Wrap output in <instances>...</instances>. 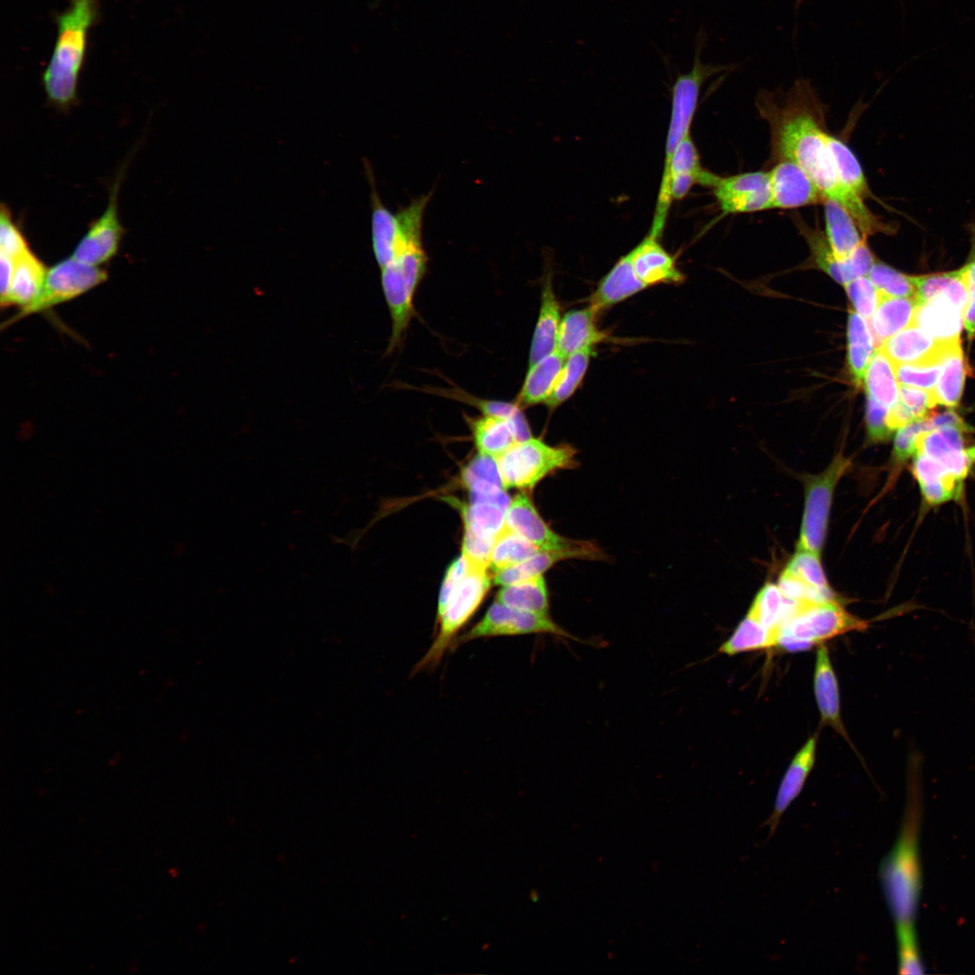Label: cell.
Returning a JSON list of instances; mask_svg holds the SVG:
<instances>
[{"label": "cell", "mask_w": 975, "mask_h": 975, "mask_svg": "<svg viewBox=\"0 0 975 975\" xmlns=\"http://www.w3.org/2000/svg\"><path fill=\"white\" fill-rule=\"evenodd\" d=\"M772 209H789L822 202L821 191L795 162L780 160L769 172Z\"/></svg>", "instance_id": "cell-18"}, {"label": "cell", "mask_w": 975, "mask_h": 975, "mask_svg": "<svg viewBox=\"0 0 975 975\" xmlns=\"http://www.w3.org/2000/svg\"><path fill=\"white\" fill-rule=\"evenodd\" d=\"M898 382L906 386L933 391L942 371V363L894 365Z\"/></svg>", "instance_id": "cell-52"}, {"label": "cell", "mask_w": 975, "mask_h": 975, "mask_svg": "<svg viewBox=\"0 0 975 975\" xmlns=\"http://www.w3.org/2000/svg\"><path fill=\"white\" fill-rule=\"evenodd\" d=\"M966 432L967 425H944L923 432L915 439L914 455L930 458L964 481L975 463V446H966Z\"/></svg>", "instance_id": "cell-14"}, {"label": "cell", "mask_w": 975, "mask_h": 975, "mask_svg": "<svg viewBox=\"0 0 975 975\" xmlns=\"http://www.w3.org/2000/svg\"><path fill=\"white\" fill-rule=\"evenodd\" d=\"M966 374V364L961 343L952 347L942 362V371L937 385L933 391L937 404L947 407L959 404Z\"/></svg>", "instance_id": "cell-41"}, {"label": "cell", "mask_w": 975, "mask_h": 975, "mask_svg": "<svg viewBox=\"0 0 975 975\" xmlns=\"http://www.w3.org/2000/svg\"><path fill=\"white\" fill-rule=\"evenodd\" d=\"M107 279V272L74 258L63 259L47 270L42 292L29 307L21 310L12 320L43 311L69 302L97 287Z\"/></svg>", "instance_id": "cell-11"}, {"label": "cell", "mask_w": 975, "mask_h": 975, "mask_svg": "<svg viewBox=\"0 0 975 975\" xmlns=\"http://www.w3.org/2000/svg\"><path fill=\"white\" fill-rule=\"evenodd\" d=\"M844 286L854 311L865 319L872 317L879 302V292L871 280L867 276H860Z\"/></svg>", "instance_id": "cell-54"}, {"label": "cell", "mask_w": 975, "mask_h": 975, "mask_svg": "<svg viewBox=\"0 0 975 975\" xmlns=\"http://www.w3.org/2000/svg\"><path fill=\"white\" fill-rule=\"evenodd\" d=\"M466 571L467 565L461 555L449 566L438 598L437 618L444 610L450 598L463 579Z\"/></svg>", "instance_id": "cell-60"}, {"label": "cell", "mask_w": 975, "mask_h": 975, "mask_svg": "<svg viewBox=\"0 0 975 975\" xmlns=\"http://www.w3.org/2000/svg\"><path fill=\"white\" fill-rule=\"evenodd\" d=\"M529 634H549L579 641L555 623L549 613L521 610L495 600L477 624L456 637L451 647L479 638Z\"/></svg>", "instance_id": "cell-10"}, {"label": "cell", "mask_w": 975, "mask_h": 975, "mask_svg": "<svg viewBox=\"0 0 975 975\" xmlns=\"http://www.w3.org/2000/svg\"><path fill=\"white\" fill-rule=\"evenodd\" d=\"M851 460L837 454L821 473L803 477L804 509L796 548L821 554L828 527L835 488L850 469Z\"/></svg>", "instance_id": "cell-9"}, {"label": "cell", "mask_w": 975, "mask_h": 975, "mask_svg": "<svg viewBox=\"0 0 975 975\" xmlns=\"http://www.w3.org/2000/svg\"><path fill=\"white\" fill-rule=\"evenodd\" d=\"M16 259H14L5 254L0 253V273H1V305L6 306L8 295L10 292L11 283L14 274V269Z\"/></svg>", "instance_id": "cell-61"}, {"label": "cell", "mask_w": 975, "mask_h": 975, "mask_svg": "<svg viewBox=\"0 0 975 975\" xmlns=\"http://www.w3.org/2000/svg\"><path fill=\"white\" fill-rule=\"evenodd\" d=\"M820 555L809 550L796 548L785 571L815 589L833 591L827 581Z\"/></svg>", "instance_id": "cell-50"}, {"label": "cell", "mask_w": 975, "mask_h": 975, "mask_svg": "<svg viewBox=\"0 0 975 975\" xmlns=\"http://www.w3.org/2000/svg\"><path fill=\"white\" fill-rule=\"evenodd\" d=\"M970 248L966 264L962 266L968 287V302L964 311L963 324L969 339L975 336V224L969 226Z\"/></svg>", "instance_id": "cell-58"}, {"label": "cell", "mask_w": 975, "mask_h": 975, "mask_svg": "<svg viewBox=\"0 0 975 975\" xmlns=\"http://www.w3.org/2000/svg\"><path fill=\"white\" fill-rule=\"evenodd\" d=\"M723 69L721 66L703 64L698 51L692 70L686 74L679 75L675 79L672 89L671 118L662 175L667 172L672 155L679 143L690 134L701 85L708 78Z\"/></svg>", "instance_id": "cell-12"}, {"label": "cell", "mask_w": 975, "mask_h": 975, "mask_svg": "<svg viewBox=\"0 0 975 975\" xmlns=\"http://www.w3.org/2000/svg\"><path fill=\"white\" fill-rule=\"evenodd\" d=\"M817 738H810L790 763L779 785L772 813L766 822L769 835L776 830L785 812L801 793L814 765Z\"/></svg>", "instance_id": "cell-23"}, {"label": "cell", "mask_w": 975, "mask_h": 975, "mask_svg": "<svg viewBox=\"0 0 975 975\" xmlns=\"http://www.w3.org/2000/svg\"><path fill=\"white\" fill-rule=\"evenodd\" d=\"M469 425L481 454L497 458L518 441L515 423L508 419L482 414L469 418Z\"/></svg>", "instance_id": "cell-32"}, {"label": "cell", "mask_w": 975, "mask_h": 975, "mask_svg": "<svg viewBox=\"0 0 975 975\" xmlns=\"http://www.w3.org/2000/svg\"><path fill=\"white\" fill-rule=\"evenodd\" d=\"M888 411V407L868 395L866 423L868 436L870 441L874 442L885 441L892 435L893 432L887 425Z\"/></svg>", "instance_id": "cell-59"}, {"label": "cell", "mask_w": 975, "mask_h": 975, "mask_svg": "<svg viewBox=\"0 0 975 975\" xmlns=\"http://www.w3.org/2000/svg\"><path fill=\"white\" fill-rule=\"evenodd\" d=\"M567 559H583L601 561L605 553L594 543L588 542L584 546L554 551H540L530 558L493 574L496 585H508L543 575L556 562Z\"/></svg>", "instance_id": "cell-21"}, {"label": "cell", "mask_w": 975, "mask_h": 975, "mask_svg": "<svg viewBox=\"0 0 975 975\" xmlns=\"http://www.w3.org/2000/svg\"><path fill=\"white\" fill-rule=\"evenodd\" d=\"M930 415L897 430L893 449L895 463H905L911 456L913 457L915 441L918 434L933 429Z\"/></svg>", "instance_id": "cell-56"}, {"label": "cell", "mask_w": 975, "mask_h": 975, "mask_svg": "<svg viewBox=\"0 0 975 975\" xmlns=\"http://www.w3.org/2000/svg\"><path fill=\"white\" fill-rule=\"evenodd\" d=\"M440 395L464 402L476 407L484 415L502 417L513 421L516 426L517 441H522L532 438L531 430L522 407L515 402H504L497 400L482 399L471 395L459 388L438 389Z\"/></svg>", "instance_id": "cell-40"}, {"label": "cell", "mask_w": 975, "mask_h": 975, "mask_svg": "<svg viewBox=\"0 0 975 975\" xmlns=\"http://www.w3.org/2000/svg\"><path fill=\"white\" fill-rule=\"evenodd\" d=\"M506 509L497 502H470L461 510L464 525L482 537L495 539L505 526Z\"/></svg>", "instance_id": "cell-44"}, {"label": "cell", "mask_w": 975, "mask_h": 975, "mask_svg": "<svg viewBox=\"0 0 975 975\" xmlns=\"http://www.w3.org/2000/svg\"><path fill=\"white\" fill-rule=\"evenodd\" d=\"M864 378L868 396L889 409L896 404L900 386L894 365L880 348L874 353Z\"/></svg>", "instance_id": "cell-38"}, {"label": "cell", "mask_w": 975, "mask_h": 975, "mask_svg": "<svg viewBox=\"0 0 975 975\" xmlns=\"http://www.w3.org/2000/svg\"><path fill=\"white\" fill-rule=\"evenodd\" d=\"M576 453L571 446H550L534 437L517 441L496 458L503 488H532L556 470L576 467Z\"/></svg>", "instance_id": "cell-7"}, {"label": "cell", "mask_w": 975, "mask_h": 975, "mask_svg": "<svg viewBox=\"0 0 975 975\" xmlns=\"http://www.w3.org/2000/svg\"><path fill=\"white\" fill-rule=\"evenodd\" d=\"M565 358L555 349L528 367V372L515 403L521 407L545 404L556 385Z\"/></svg>", "instance_id": "cell-30"}, {"label": "cell", "mask_w": 975, "mask_h": 975, "mask_svg": "<svg viewBox=\"0 0 975 975\" xmlns=\"http://www.w3.org/2000/svg\"><path fill=\"white\" fill-rule=\"evenodd\" d=\"M868 277L878 291L889 297H915V285L913 276L904 274L879 262L870 268Z\"/></svg>", "instance_id": "cell-49"}, {"label": "cell", "mask_w": 975, "mask_h": 975, "mask_svg": "<svg viewBox=\"0 0 975 975\" xmlns=\"http://www.w3.org/2000/svg\"><path fill=\"white\" fill-rule=\"evenodd\" d=\"M777 586L783 596L792 601L822 602L839 600L834 591H823L812 587L784 570Z\"/></svg>", "instance_id": "cell-53"}, {"label": "cell", "mask_w": 975, "mask_h": 975, "mask_svg": "<svg viewBox=\"0 0 975 975\" xmlns=\"http://www.w3.org/2000/svg\"><path fill=\"white\" fill-rule=\"evenodd\" d=\"M757 107L769 124L775 155L800 166L824 199L839 202L850 212L866 237L894 232L893 225L876 216L840 180L818 116L819 102L808 82L798 81L780 105L772 94H760Z\"/></svg>", "instance_id": "cell-1"}, {"label": "cell", "mask_w": 975, "mask_h": 975, "mask_svg": "<svg viewBox=\"0 0 975 975\" xmlns=\"http://www.w3.org/2000/svg\"><path fill=\"white\" fill-rule=\"evenodd\" d=\"M423 246L413 247L381 268V284L392 327L385 354H391L404 339L414 312V296L427 269Z\"/></svg>", "instance_id": "cell-6"}, {"label": "cell", "mask_w": 975, "mask_h": 975, "mask_svg": "<svg viewBox=\"0 0 975 975\" xmlns=\"http://www.w3.org/2000/svg\"><path fill=\"white\" fill-rule=\"evenodd\" d=\"M371 183V243L376 261L383 268L405 251L423 246L422 223L433 190L413 198L406 206L393 212L382 202L375 188L372 172L367 170Z\"/></svg>", "instance_id": "cell-5"}, {"label": "cell", "mask_w": 975, "mask_h": 975, "mask_svg": "<svg viewBox=\"0 0 975 975\" xmlns=\"http://www.w3.org/2000/svg\"><path fill=\"white\" fill-rule=\"evenodd\" d=\"M915 285V300L924 304L939 294L949 297L958 307L965 311L968 302V287L963 268L940 274L913 276Z\"/></svg>", "instance_id": "cell-34"}, {"label": "cell", "mask_w": 975, "mask_h": 975, "mask_svg": "<svg viewBox=\"0 0 975 975\" xmlns=\"http://www.w3.org/2000/svg\"><path fill=\"white\" fill-rule=\"evenodd\" d=\"M496 600L521 610L549 613V594L543 575L503 586Z\"/></svg>", "instance_id": "cell-37"}, {"label": "cell", "mask_w": 975, "mask_h": 975, "mask_svg": "<svg viewBox=\"0 0 975 975\" xmlns=\"http://www.w3.org/2000/svg\"><path fill=\"white\" fill-rule=\"evenodd\" d=\"M119 181H116L112 189L105 211L92 223L76 246L72 254L74 258L99 266L117 253L123 236V227L117 215Z\"/></svg>", "instance_id": "cell-16"}, {"label": "cell", "mask_w": 975, "mask_h": 975, "mask_svg": "<svg viewBox=\"0 0 975 975\" xmlns=\"http://www.w3.org/2000/svg\"><path fill=\"white\" fill-rule=\"evenodd\" d=\"M847 336L850 370L856 384H860L875 353L874 338L865 318L855 311L849 315Z\"/></svg>", "instance_id": "cell-36"}, {"label": "cell", "mask_w": 975, "mask_h": 975, "mask_svg": "<svg viewBox=\"0 0 975 975\" xmlns=\"http://www.w3.org/2000/svg\"><path fill=\"white\" fill-rule=\"evenodd\" d=\"M470 497L488 496L505 490L495 457L478 453L463 471Z\"/></svg>", "instance_id": "cell-45"}, {"label": "cell", "mask_w": 975, "mask_h": 975, "mask_svg": "<svg viewBox=\"0 0 975 975\" xmlns=\"http://www.w3.org/2000/svg\"><path fill=\"white\" fill-rule=\"evenodd\" d=\"M43 263L29 249L15 261L6 307L23 310L41 295L47 274Z\"/></svg>", "instance_id": "cell-31"}, {"label": "cell", "mask_w": 975, "mask_h": 975, "mask_svg": "<svg viewBox=\"0 0 975 975\" xmlns=\"http://www.w3.org/2000/svg\"><path fill=\"white\" fill-rule=\"evenodd\" d=\"M826 139L842 182L863 200L873 198L862 167L850 147L827 133Z\"/></svg>", "instance_id": "cell-43"}, {"label": "cell", "mask_w": 975, "mask_h": 975, "mask_svg": "<svg viewBox=\"0 0 975 975\" xmlns=\"http://www.w3.org/2000/svg\"><path fill=\"white\" fill-rule=\"evenodd\" d=\"M937 404L933 391L901 385L896 404L887 416V425L894 432L909 423L922 420L931 413Z\"/></svg>", "instance_id": "cell-35"}, {"label": "cell", "mask_w": 975, "mask_h": 975, "mask_svg": "<svg viewBox=\"0 0 975 975\" xmlns=\"http://www.w3.org/2000/svg\"><path fill=\"white\" fill-rule=\"evenodd\" d=\"M461 556L467 567L474 570L489 571V561L495 539L482 537L464 525ZM490 572V571H489Z\"/></svg>", "instance_id": "cell-55"}, {"label": "cell", "mask_w": 975, "mask_h": 975, "mask_svg": "<svg viewBox=\"0 0 975 975\" xmlns=\"http://www.w3.org/2000/svg\"><path fill=\"white\" fill-rule=\"evenodd\" d=\"M796 224L809 246L812 258L817 266L837 283L843 285L849 283L845 264L837 259L825 234L818 228L807 226L802 220Z\"/></svg>", "instance_id": "cell-47"}, {"label": "cell", "mask_w": 975, "mask_h": 975, "mask_svg": "<svg viewBox=\"0 0 975 975\" xmlns=\"http://www.w3.org/2000/svg\"><path fill=\"white\" fill-rule=\"evenodd\" d=\"M916 307L915 298L889 297L879 292V302L870 320L878 348L886 339L912 324Z\"/></svg>", "instance_id": "cell-33"}, {"label": "cell", "mask_w": 975, "mask_h": 975, "mask_svg": "<svg viewBox=\"0 0 975 975\" xmlns=\"http://www.w3.org/2000/svg\"><path fill=\"white\" fill-rule=\"evenodd\" d=\"M921 762L920 754L911 752L901 829L895 845L879 868L883 892L895 925L915 924L920 898Z\"/></svg>", "instance_id": "cell-2"}, {"label": "cell", "mask_w": 975, "mask_h": 975, "mask_svg": "<svg viewBox=\"0 0 975 975\" xmlns=\"http://www.w3.org/2000/svg\"><path fill=\"white\" fill-rule=\"evenodd\" d=\"M912 472L927 505L937 506L960 497L963 481L928 457L915 454Z\"/></svg>", "instance_id": "cell-27"}, {"label": "cell", "mask_w": 975, "mask_h": 975, "mask_svg": "<svg viewBox=\"0 0 975 975\" xmlns=\"http://www.w3.org/2000/svg\"><path fill=\"white\" fill-rule=\"evenodd\" d=\"M29 249L22 232L14 223L8 209L3 205L0 215V253L17 259Z\"/></svg>", "instance_id": "cell-57"}, {"label": "cell", "mask_w": 975, "mask_h": 975, "mask_svg": "<svg viewBox=\"0 0 975 975\" xmlns=\"http://www.w3.org/2000/svg\"><path fill=\"white\" fill-rule=\"evenodd\" d=\"M98 15V0H70L56 18V41L42 83L49 100L57 106H68L76 98L88 32Z\"/></svg>", "instance_id": "cell-3"}, {"label": "cell", "mask_w": 975, "mask_h": 975, "mask_svg": "<svg viewBox=\"0 0 975 975\" xmlns=\"http://www.w3.org/2000/svg\"><path fill=\"white\" fill-rule=\"evenodd\" d=\"M867 627L864 620L849 613L839 600L822 602L787 599L777 631L776 645L802 651L844 633Z\"/></svg>", "instance_id": "cell-4"}, {"label": "cell", "mask_w": 975, "mask_h": 975, "mask_svg": "<svg viewBox=\"0 0 975 975\" xmlns=\"http://www.w3.org/2000/svg\"><path fill=\"white\" fill-rule=\"evenodd\" d=\"M786 605L787 600L781 593L778 586L774 583H766L758 591L749 608L763 626L773 634L775 641Z\"/></svg>", "instance_id": "cell-48"}, {"label": "cell", "mask_w": 975, "mask_h": 975, "mask_svg": "<svg viewBox=\"0 0 975 975\" xmlns=\"http://www.w3.org/2000/svg\"><path fill=\"white\" fill-rule=\"evenodd\" d=\"M964 311L949 297L939 294L917 305L912 324L942 343H957L962 328Z\"/></svg>", "instance_id": "cell-22"}, {"label": "cell", "mask_w": 975, "mask_h": 975, "mask_svg": "<svg viewBox=\"0 0 975 975\" xmlns=\"http://www.w3.org/2000/svg\"><path fill=\"white\" fill-rule=\"evenodd\" d=\"M505 526L525 538L540 551L575 549L589 542L568 539L552 531L525 493H519L510 500Z\"/></svg>", "instance_id": "cell-17"}, {"label": "cell", "mask_w": 975, "mask_h": 975, "mask_svg": "<svg viewBox=\"0 0 975 975\" xmlns=\"http://www.w3.org/2000/svg\"><path fill=\"white\" fill-rule=\"evenodd\" d=\"M690 174L696 178L699 185L710 189L718 175L704 169L701 157L692 138L687 135L675 148L667 172L662 175L656 205L649 234L661 238L665 228L672 200L669 193L670 178L676 175Z\"/></svg>", "instance_id": "cell-15"}, {"label": "cell", "mask_w": 975, "mask_h": 975, "mask_svg": "<svg viewBox=\"0 0 975 975\" xmlns=\"http://www.w3.org/2000/svg\"><path fill=\"white\" fill-rule=\"evenodd\" d=\"M710 189L724 215L772 209L768 172H749L728 177L718 175Z\"/></svg>", "instance_id": "cell-13"}, {"label": "cell", "mask_w": 975, "mask_h": 975, "mask_svg": "<svg viewBox=\"0 0 975 975\" xmlns=\"http://www.w3.org/2000/svg\"><path fill=\"white\" fill-rule=\"evenodd\" d=\"M561 321L560 303L553 291L552 275L548 274L543 283L541 305L530 346L528 367L556 349Z\"/></svg>", "instance_id": "cell-26"}, {"label": "cell", "mask_w": 975, "mask_h": 975, "mask_svg": "<svg viewBox=\"0 0 975 975\" xmlns=\"http://www.w3.org/2000/svg\"><path fill=\"white\" fill-rule=\"evenodd\" d=\"M776 645L773 634L759 621L752 610L738 625L731 636L719 647V653L734 655L743 652Z\"/></svg>", "instance_id": "cell-39"}, {"label": "cell", "mask_w": 975, "mask_h": 975, "mask_svg": "<svg viewBox=\"0 0 975 975\" xmlns=\"http://www.w3.org/2000/svg\"><path fill=\"white\" fill-rule=\"evenodd\" d=\"M645 288L647 287L636 275L628 252L620 257L600 280L596 290L589 297V305L599 312Z\"/></svg>", "instance_id": "cell-28"}, {"label": "cell", "mask_w": 975, "mask_h": 975, "mask_svg": "<svg viewBox=\"0 0 975 975\" xmlns=\"http://www.w3.org/2000/svg\"><path fill=\"white\" fill-rule=\"evenodd\" d=\"M598 313L589 305L570 311L562 318L556 349L564 358L580 350L592 349L608 339V334L597 326Z\"/></svg>", "instance_id": "cell-24"}, {"label": "cell", "mask_w": 975, "mask_h": 975, "mask_svg": "<svg viewBox=\"0 0 975 975\" xmlns=\"http://www.w3.org/2000/svg\"><path fill=\"white\" fill-rule=\"evenodd\" d=\"M591 355L592 349H584L565 358L556 385L545 403L549 408H556L574 394L587 372Z\"/></svg>", "instance_id": "cell-46"}, {"label": "cell", "mask_w": 975, "mask_h": 975, "mask_svg": "<svg viewBox=\"0 0 975 975\" xmlns=\"http://www.w3.org/2000/svg\"><path fill=\"white\" fill-rule=\"evenodd\" d=\"M540 552L532 543L506 526L497 535L489 561V571L496 573L515 565Z\"/></svg>", "instance_id": "cell-42"}, {"label": "cell", "mask_w": 975, "mask_h": 975, "mask_svg": "<svg viewBox=\"0 0 975 975\" xmlns=\"http://www.w3.org/2000/svg\"><path fill=\"white\" fill-rule=\"evenodd\" d=\"M629 253L636 275L646 287L679 284L685 279L673 256L649 233Z\"/></svg>", "instance_id": "cell-20"}, {"label": "cell", "mask_w": 975, "mask_h": 975, "mask_svg": "<svg viewBox=\"0 0 975 975\" xmlns=\"http://www.w3.org/2000/svg\"><path fill=\"white\" fill-rule=\"evenodd\" d=\"M957 343H942L919 327L911 324L886 339L880 349L893 365L942 363Z\"/></svg>", "instance_id": "cell-19"}, {"label": "cell", "mask_w": 975, "mask_h": 975, "mask_svg": "<svg viewBox=\"0 0 975 975\" xmlns=\"http://www.w3.org/2000/svg\"><path fill=\"white\" fill-rule=\"evenodd\" d=\"M825 236L840 262H844L866 241L850 212L839 202L824 199Z\"/></svg>", "instance_id": "cell-29"}, {"label": "cell", "mask_w": 975, "mask_h": 975, "mask_svg": "<svg viewBox=\"0 0 975 975\" xmlns=\"http://www.w3.org/2000/svg\"><path fill=\"white\" fill-rule=\"evenodd\" d=\"M813 687L822 723L831 727L848 739L840 717L837 678L831 665L828 648L823 644L818 646L816 653Z\"/></svg>", "instance_id": "cell-25"}, {"label": "cell", "mask_w": 975, "mask_h": 975, "mask_svg": "<svg viewBox=\"0 0 975 975\" xmlns=\"http://www.w3.org/2000/svg\"><path fill=\"white\" fill-rule=\"evenodd\" d=\"M896 934L899 973H924L915 924L896 925Z\"/></svg>", "instance_id": "cell-51"}, {"label": "cell", "mask_w": 975, "mask_h": 975, "mask_svg": "<svg viewBox=\"0 0 975 975\" xmlns=\"http://www.w3.org/2000/svg\"><path fill=\"white\" fill-rule=\"evenodd\" d=\"M491 586L489 571H467L450 598L444 610L436 618L439 626L435 636L425 655L413 670V673L437 666L443 655L452 646L459 631L478 609Z\"/></svg>", "instance_id": "cell-8"}]
</instances>
